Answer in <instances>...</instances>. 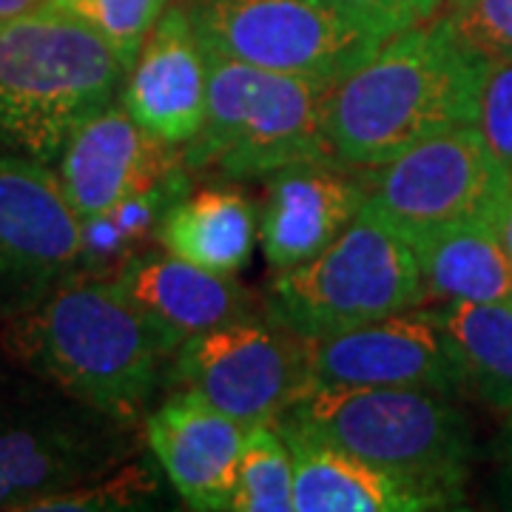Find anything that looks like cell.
Returning a JSON list of instances; mask_svg holds the SVG:
<instances>
[{"label":"cell","instance_id":"6","mask_svg":"<svg viewBox=\"0 0 512 512\" xmlns=\"http://www.w3.org/2000/svg\"><path fill=\"white\" fill-rule=\"evenodd\" d=\"M140 447L134 424L77 402L57 384L0 362V510H29L126 464Z\"/></svg>","mask_w":512,"mask_h":512},{"label":"cell","instance_id":"25","mask_svg":"<svg viewBox=\"0 0 512 512\" xmlns=\"http://www.w3.org/2000/svg\"><path fill=\"white\" fill-rule=\"evenodd\" d=\"M154 495H157V476L140 461L137 464L126 461L106 476L40 498L29 510H131V507H146V501H151Z\"/></svg>","mask_w":512,"mask_h":512},{"label":"cell","instance_id":"13","mask_svg":"<svg viewBox=\"0 0 512 512\" xmlns=\"http://www.w3.org/2000/svg\"><path fill=\"white\" fill-rule=\"evenodd\" d=\"M336 160H305L265 174L259 245L276 271L325 251L367 202V177Z\"/></svg>","mask_w":512,"mask_h":512},{"label":"cell","instance_id":"9","mask_svg":"<svg viewBox=\"0 0 512 512\" xmlns=\"http://www.w3.org/2000/svg\"><path fill=\"white\" fill-rule=\"evenodd\" d=\"M510 180L478 126L444 128L367 168V211L404 239L470 217H493Z\"/></svg>","mask_w":512,"mask_h":512},{"label":"cell","instance_id":"27","mask_svg":"<svg viewBox=\"0 0 512 512\" xmlns=\"http://www.w3.org/2000/svg\"><path fill=\"white\" fill-rule=\"evenodd\" d=\"M441 15L490 60L512 57V0H444Z\"/></svg>","mask_w":512,"mask_h":512},{"label":"cell","instance_id":"19","mask_svg":"<svg viewBox=\"0 0 512 512\" xmlns=\"http://www.w3.org/2000/svg\"><path fill=\"white\" fill-rule=\"evenodd\" d=\"M427 296L512 305V259L493 217H470L407 239Z\"/></svg>","mask_w":512,"mask_h":512},{"label":"cell","instance_id":"1","mask_svg":"<svg viewBox=\"0 0 512 512\" xmlns=\"http://www.w3.org/2000/svg\"><path fill=\"white\" fill-rule=\"evenodd\" d=\"M183 336L140 308L114 279L74 276L37 308L3 322L0 350L77 402L140 424Z\"/></svg>","mask_w":512,"mask_h":512},{"label":"cell","instance_id":"2","mask_svg":"<svg viewBox=\"0 0 512 512\" xmlns=\"http://www.w3.org/2000/svg\"><path fill=\"white\" fill-rule=\"evenodd\" d=\"M487 66L444 15L387 37L330 89L333 157L367 171L444 128L476 126Z\"/></svg>","mask_w":512,"mask_h":512},{"label":"cell","instance_id":"24","mask_svg":"<svg viewBox=\"0 0 512 512\" xmlns=\"http://www.w3.org/2000/svg\"><path fill=\"white\" fill-rule=\"evenodd\" d=\"M103 37L126 72L134 66L146 37L163 18L171 0H49Z\"/></svg>","mask_w":512,"mask_h":512},{"label":"cell","instance_id":"17","mask_svg":"<svg viewBox=\"0 0 512 512\" xmlns=\"http://www.w3.org/2000/svg\"><path fill=\"white\" fill-rule=\"evenodd\" d=\"M148 313L183 339L256 319L259 305L237 274H214L174 254H140L111 276Z\"/></svg>","mask_w":512,"mask_h":512},{"label":"cell","instance_id":"11","mask_svg":"<svg viewBox=\"0 0 512 512\" xmlns=\"http://www.w3.org/2000/svg\"><path fill=\"white\" fill-rule=\"evenodd\" d=\"M80 217L55 168L0 151V322L37 308L77 274Z\"/></svg>","mask_w":512,"mask_h":512},{"label":"cell","instance_id":"7","mask_svg":"<svg viewBox=\"0 0 512 512\" xmlns=\"http://www.w3.org/2000/svg\"><path fill=\"white\" fill-rule=\"evenodd\" d=\"M427 302L410 242L362 208L325 251L279 271L265 293V319L302 339L367 325Z\"/></svg>","mask_w":512,"mask_h":512},{"label":"cell","instance_id":"26","mask_svg":"<svg viewBox=\"0 0 512 512\" xmlns=\"http://www.w3.org/2000/svg\"><path fill=\"white\" fill-rule=\"evenodd\" d=\"M476 126L512 185V57L490 60L478 100Z\"/></svg>","mask_w":512,"mask_h":512},{"label":"cell","instance_id":"28","mask_svg":"<svg viewBox=\"0 0 512 512\" xmlns=\"http://www.w3.org/2000/svg\"><path fill=\"white\" fill-rule=\"evenodd\" d=\"M328 3L384 40L439 18L444 9V0H328Z\"/></svg>","mask_w":512,"mask_h":512},{"label":"cell","instance_id":"12","mask_svg":"<svg viewBox=\"0 0 512 512\" xmlns=\"http://www.w3.org/2000/svg\"><path fill=\"white\" fill-rule=\"evenodd\" d=\"M305 342L308 387H416L441 396L467 387L447 333L424 305Z\"/></svg>","mask_w":512,"mask_h":512},{"label":"cell","instance_id":"8","mask_svg":"<svg viewBox=\"0 0 512 512\" xmlns=\"http://www.w3.org/2000/svg\"><path fill=\"white\" fill-rule=\"evenodd\" d=\"M185 9L208 49L328 86L384 43L328 0H188Z\"/></svg>","mask_w":512,"mask_h":512},{"label":"cell","instance_id":"20","mask_svg":"<svg viewBox=\"0 0 512 512\" xmlns=\"http://www.w3.org/2000/svg\"><path fill=\"white\" fill-rule=\"evenodd\" d=\"M259 239L256 205L237 188H202L177 202L157 245L214 274H237Z\"/></svg>","mask_w":512,"mask_h":512},{"label":"cell","instance_id":"15","mask_svg":"<svg viewBox=\"0 0 512 512\" xmlns=\"http://www.w3.org/2000/svg\"><path fill=\"white\" fill-rule=\"evenodd\" d=\"M245 424L194 390H177L143 421V439L191 510H231Z\"/></svg>","mask_w":512,"mask_h":512},{"label":"cell","instance_id":"29","mask_svg":"<svg viewBox=\"0 0 512 512\" xmlns=\"http://www.w3.org/2000/svg\"><path fill=\"white\" fill-rule=\"evenodd\" d=\"M495 228H498V234H501V242H504V248H507V254L512 259V188L501 197L498 202V208H495L493 214Z\"/></svg>","mask_w":512,"mask_h":512},{"label":"cell","instance_id":"10","mask_svg":"<svg viewBox=\"0 0 512 512\" xmlns=\"http://www.w3.org/2000/svg\"><path fill=\"white\" fill-rule=\"evenodd\" d=\"M171 379L245 427L276 421L308 387V342L268 319H242L183 339Z\"/></svg>","mask_w":512,"mask_h":512},{"label":"cell","instance_id":"14","mask_svg":"<svg viewBox=\"0 0 512 512\" xmlns=\"http://www.w3.org/2000/svg\"><path fill=\"white\" fill-rule=\"evenodd\" d=\"M183 163V148L148 134L123 103L86 117L74 128L55 160V174L80 220L97 217L128 194L157 183Z\"/></svg>","mask_w":512,"mask_h":512},{"label":"cell","instance_id":"30","mask_svg":"<svg viewBox=\"0 0 512 512\" xmlns=\"http://www.w3.org/2000/svg\"><path fill=\"white\" fill-rule=\"evenodd\" d=\"M49 0H0V23L3 20H12L18 18V15H26V12H32V9H40V6H46Z\"/></svg>","mask_w":512,"mask_h":512},{"label":"cell","instance_id":"18","mask_svg":"<svg viewBox=\"0 0 512 512\" xmlns=\"http://www.w3.org/2000/svg\"><path fill=\"white\" fill-rule=\"evenodd\" d=\"M276 427L293 458V512H419L430 498L288 419Z\"/></svg>","mask_w":512,"mask_h":512},{"label":"cell","instance_id":"4","mask_svg":"<svg viewBox=\"0 0 512 512\" xmlns=\"http://www.w3.org/2000/svg\"><path fill=\"white\" fill-rule=\"evenodd\" d=\"M282 419L410 484L436 510L461 501L473 433L441 393L416 387H308Z\"/></svg>","mask_w":512,"mask_h":512},{"label":"cell","instance_id":"16","mask_svg":"<svg viewBox=\"0 0 512 512\" xmlns=\"http://www.w3.org/2000/svg\"><path fill=\"white\" fill-rule=\"evenodd\" d=\"M123 109L168 146L183 148L205 120L208 57L185 3H171L120 89Z\"/></svg>","mask_w":512,"mask_h":512},{"label":"cell","instance_id":"23","mask_svg":"<svg viewBox=\"0 0 512 512\" xmlns=\"http://www.w3.org/2000/svg\"><path fill=\"white\" fill-rule=\"evenodd\" d=\"M231 510L293 512V458L276 421L245 430Z\"/></svg>","mask_w":512,"mask_h":512},{"label":"cell","instance_id":"31","mask_svg":"<svg viewBox=\"0 0 512 512\" xmlns=\"http://www.w3.org/2000/svg\"><path fill=\"white\" fill-rule=\"evenodd\" d=\"M507 430H510V456H512V413H510V427H507Z\"/></svg>","mask_w":512,"mask_h":512},{"label":"cell","instance_id":"22","mask_svg":"<svg viewBox=\"0 0 512 512\" xmlns=\"http://www.w3.org/2000/svg\"><path fill=\"white\" fill-rule=\"evenodd\" d=\"M433 316L450 339L464 384L493 410L512 413V305L441 302Z\"/></svg>","mask_w":512,"mask_h":512},{"label":"cell","instance_id":"21","mask_svg":"<svg viewBox=\"0 0 512 512\" xmlns=\"http://www.w3.org/2000/svg\"><path fill=\"white\" fill-rule=\"evenodd\" d=\"M191 177L185 163L174 165L157 183L128 194L97 217L80 220V262L74 276L111 279L134 256L157 245L168 211L191 194Z\"/></svg>","mask_w":512,"mask_h":512},{"label":"cell","instance_id":"5","mask_svg":"<svg viewBox=\"0 0 512 512\" xmlns=\"http://www.w3.org/2000/svg\"><path fill=\"white\" fill-rule=\"evenodd\" d=\"M205 57L208 109L200 131L183 146L191 174L251 183L285 165L336 160L325 128L333 86L265 72L208 46Z\"/></svg>","mask_w":512,"mask_h":512},{"label":"cell","instance_id":"3","mask_svg":"<svg viewBox=\"0 0 512 512\" xmlns=\"http://www.w3.org/2000/svg\"><path fill=\"white\" fill-rule=\"evenodd\" d=\"M103 37L52 3L0 23V151L55 165L69 134L123 89Z\"/></svg>","mask_w":512,"mask_h":512}]
</instances>
